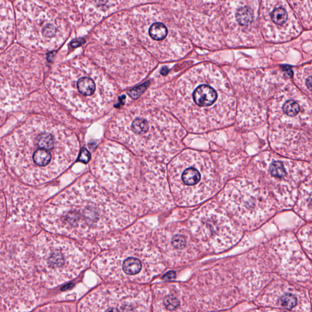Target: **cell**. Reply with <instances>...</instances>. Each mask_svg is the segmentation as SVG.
I'll return each instance as SVG.
<instances>
[{"label": "cell", "mask_w": 312, "mask_h": 312, "mask_svg": "<svg viewBox=\"0 0 312 312\" xmlns=\"http://www.w3.org/2000/svg\"><path fill=\"white\" fill-rule=\"evenodd\" d=\"M40 218L47 232L89 239L126 228L135 216L96 178L86 176L48 202Z\"/></svg>", "instance_id": "cell-1"}, {"label": "cell", "mask_w": 312, "mask_h": 312, "mask_svg": "<svg viewBox=\"0 0 312 312\" xmlns=\"http://www.w3.org/2000/svg\"><path fill=\"white\" fill-rule=\"evenodd\" d=\"M80 151L78 138L63 124L35 117L21 124L2 144L4 161L23 183L42 185L71 166Z\"/></svg>", "instance_id": "cell-2"}, {"label": "cell", "mask_w": 312, "mask_h": 312, "mask_svg": "<svg viewBox=\"0 0 312 312\" xmlns=\"http://www.w3.org/2000/svg\"><path fill=\"white\" fill-rule=\"evenodd\" d=\"M171 99L173 113L192 131L219 128L234 120L232 89L226 78L215 69L187 73L176 83Z\"/></svg>", "instance_id": "cell-3"}, {"label": "cell", "mask_w": 312, "mask_h": 312, "mask_svg": "<svg viewBox=\"0 0 312 312\" xmlns=\"http://www.w3.org/2000/svg\"><path fill=\"white\" fill-rule=\"evenodd\" d=\"M102 246L104 249L94 260L93 268L105 281L146 283L165 270L162 252L151 243L142 224L113 235Z\"/></svg>", "instance_id": "cell-4"}, {"label": "cell", "mask_w": 312, "mask_h": 312, "mask_svg": "<svg viewBox=\"0 0 312 312\" xmlns=\"http://www.w3.org/2000/svg\"><path fill=\"white\" fill-rule=\"evenodd\" d=\"M184 134L173 116L146 105H135L121 111L108 128V136L118 143L161 161L180 150Z\"/></svg>", "instance_id": "cell-5"}, {"label": "cell", "mask_w": 312, "mask_h": 312, "mask_svg": "<svg viewBox=\"0 0 312 312\" xmlns=\"http://www.w3.org/2000/svg\"><path fill=\"white\" fill-rule=\"evenodd\" d=\"M47 86L54 99L78 118L102 115L115 96L112 84L94 68H62L50 75Z\"/></svg>", "instance_id": "cell-6"}, {"label": "cell", "mask_w": 312, "mask_h": 312, "mask_svg": "<svg viewBox=\"0 0 312 312\" xmlns=\"http://www.w3.org/2000/svg\"><path fill=\"white\" fill-rule=\"evenodd\" d=\"M47 232L37 235L29 247L37 281L52 289L77 278L90 260L72 238Z\"/></svg>", "instance_id": "cell-7"}, {"label": "cell", "mask_w": 312, "mask_h": 312, "mask_svg": "<svg viewBox=\"0 0 312 312\" xmlns=\"http://www.w3.org/2000/svg\"><path fill=\"white\" fill-rule=\"evenodd\" d=\"M171 191L178 205L191 206L209 199L219 189L215 165L208 154L186 151L171 162L168 171Z\"/></svg>", "instance_id": "cell-8"}, {"label": "cell", "mask_w": 312, "mask_h": 312, "mask_svg": "<svg viewBox=\"0 0 312 312\" xmlns=\"http://www.w3.org/2000/svg\"><path fill=\"white\" fill-rule=\"evenodd\" d=\"M92 164L98 182L116 199L126 204L139 172L131 154L120 143H104L98 149Z\"/></svg>", "instance_id": "cell-9"}, {"label": "cell", "mask_w": 312, "mask_h": 312, "mask_svg": "<svg viewBox=\"0 0 312 312\" xmlns=\"http://www.w3.org/2000/svg\"><path fill=\"white\" fill-rule=\"evenodd\" d=\"M189 228L200 249L209 253H219L232 248L242 236L223 208L210 204L195 211Z\"/></svg>", "instance_id": "cell-10"}, {"label": "cell", "mask_w": 312, "mask_h": 312, "mask_svg": "<svg viewBox=\"0 0 312 312\" xmlns=\"http://www.w3.org/2000/svg\"><path fill=\"white\" fill-rule=\"evenodd\" d=\"M219 199L222 208L243 226L259 225L273 213L270 198L254 184L244 179L227 184Z\"/></svg>", "instance_id": "cell-11"}, {"label": "cell", "mask_w": 312, "mask_h": 312, "mask_svg": "<svg viewBox=\"0 0 312 312\" xmlns=\"http://www.w3.org/2000/svg\"><path fill=\"white\" fill-rule=\"evenodd\" d=\"M150 293L135 287L103 286L81 301L80 312H143L150 310Z\"/></svg>", "instance_id": "cell-12"}, {"label": "cell", "mask_w": 312, "mask_h": 312, "mask_svg": "<svg viewBox=\"0 0 312 312\" xmlns=\"http://www.w3.org/2000/svg\"><path fill=\"white\" fill-rule=\"evenodd\" d=\"M157 246L171 265L188 264L200 254V246L191 231L181 226L160 229L156 234Z\"/></svg>", "instance_id": "cell-13"}, {"label": "cell", "mask_w": 312, "mask_h": 312, "mask_svg": "<svg viewBox=\"0 0 312 312\" xmlns=\"http://www.w3.org/2000/svg\"><path fill=\"white\" fill-rule=\"evenodd\" d=\"M266 36L271 42H283L297 37L301 32L298 18L287 0H265Z\"/></svg>", "instance_id": "cell-14"}, {"label": "cell", "mask_w": 312, "mask_h": 312, "mask_svg": "<svg viewBox=\"0 0 312 312\" xmlns=\"http://www.w3.org/2000/svg\"><path fill=\"white\" fill-rule=\"evenodd\" d=\"M262 303L266 306L282 308L287 311H310L308 295L302 289L289 284L272 285L265 292Z\"/></svg>", "instance_id": "cell-15"}, {"label": "cell", "mask_w": 312, "mask_h": 312, "mask_svg": "<svg viewBox=\"0 0 312 312\" xmlns=\"http://www.w3.org/2000/svg\"><path fill=\"white\" fill-rule=\"evenodd\" d=\"M7 196L10 221L19 226L25 224L29 226V223L34 222L40 200L33 191L20 187L15 188L14 191H9Z\"/></svg>", "instance_id": "cell-16"}, {"label": "cell", "mask_w": 312, "mask_h": 312, "mask_svg": "<svg viewBox=\"0 0 312 312\" xmlns=\"http://www.w3.org/2000/svg\"><path fill=\"white\" fill-rule=\"evenodd\" d=\"M183 298H181L180 290L175 288L159 287L156 290L155 305L156 311H175L183 308Z\"/></svg>", "instance_id": "cell-17"}, {"label": "cell", "mask_w": 312, "mask_h": 312, "mask_svg": "<svg viewBox=\"0 0 312 312\" xmlns=\"http://www.w3.org/2000/svg\"><path fill=\"white\" fill-rule=\"evenodd\" d=\"M297 211L303 218L312 219V186L301 191Z\"/></svg>", "instance_id": "cell-18"}, {"label": "cell", "mask_w": 312, "mask_h": 312, "mask_svg": "<svg viewBox=\"0 0 312 312\" xmlns=\"http://www.w3.org/2000/svg\"><path fill=\"white\" fill-rule=\"evenodd\" d=\"M301 20L308 23L312 19V0H287Z\"/></svg>", "instance_id": "cell-19"}, {"label": "cell", "mask_w": 312, "mask_h": 312, "mask_svg": "<svg viewBox=\"0 0 312 312\" xmlns=\"http://www.w3.org/2000/svg\"><path fill=\"white\" fill-rule=\"evenodd\" d=\"M256 18V14L251 7L245 6L240 8L236 13V20L241 26L250 25Z\"/></svg>", "instance_id": "cell-20"}, {"label": "cell", "mask_w": 312, "mask_h": 312, "mask_svg": "<svg viewBox=\"0 0 312 312\" xmlns=\"http://www.w3.org/2000/svg\"><path fill=\"white\" fill-rule=\"evenodd\" d=\"M300 237L304 248L312 259V224L301 230Z\"/></svg>", "instance_id": "cell-21"}, {"label": "cell", "mask_w": 312, "mask_h": 312, "mask_svg": "<svg viewBox=\"0 0 312 312\" xmlns=\"http://www.w3.org/2000/svg\"><path fill=\"white\" fill-rule=\"evenodd\" d=\"M149 34L154 40H162L167 36V27L162 23H155L151 26L149 29Z\"/></svg>", "instance_id": "cell-22"}, {"label": "cell", "mask_w": 312, "mask_h": 312, "mask_svg": "<svg viewBox=\"0 0 312 312\" xmlns=\"http://www.w3.org/2000/svg\"><path fill=\"white\" fill-rule=\"evenodd\" d=\"M271 176L275 178L282 179L286 177L287 172L284 164L280 161L273 162L270 166Z\"/></svg>", "instance_id": "cell-23"}, {"label": "cell", "mask_w": 312, "mask_h": 312, "mask_svg": "<svg viewBox=\"0 0 312 312\" xmlns=\"http://www.w3.org/2000/svg\"><path fill=\"white\" fill-rule=\"evenodd\" d=\"M282 108H283L284 112L290 116L298 115L300 110V105L294 100H289V101L285 103Z\"/></svg>", "instance_id": "cell-24"}, {"label": "cell", "mask_w": 312, "mask_h": 312, "mask_svg": "<svg viewBox=\"0 0 312 312\" xmlns=\"http://www.w3.org/2000/svg\"><path fill=\"white\" fill-rule=\"evenodd\" d=\"M89 159H90V154L89 153V152L86 149H83L81 152L80 161L84 163H88Z\"/></svg>", "instance_id": "cell-25"}, {"label": "cell", "mask_w": 312, "mask_h": 312, "mask_svg": "<svg viewBox=\"0 0 312 312\" xmlns=\"http://www.w3.org/2000/svg\"><path fill=\"white\" fill-rule=\"evenodd\" d=\"M56 33V29L54 26H48L46 27L44 29V31H43V34H44L45 36L48 37H52Z\"/></svg>", "instance_id": "cell-26"}, {"label": "cell", "mask_w": 312, "mask_h": 312, "mask_svg": "<svg viewBox=\"0 0 312 312\" xmlns=\"http://www.w3.org/2000/svg\"><path fill=\"white\" fill-rule=\"evenodd\" d=\"M306 84L309 90L312 91V76L308 78V80H306Z\"/></svg>", "instance_id": "cell-27"}]
</instances>
